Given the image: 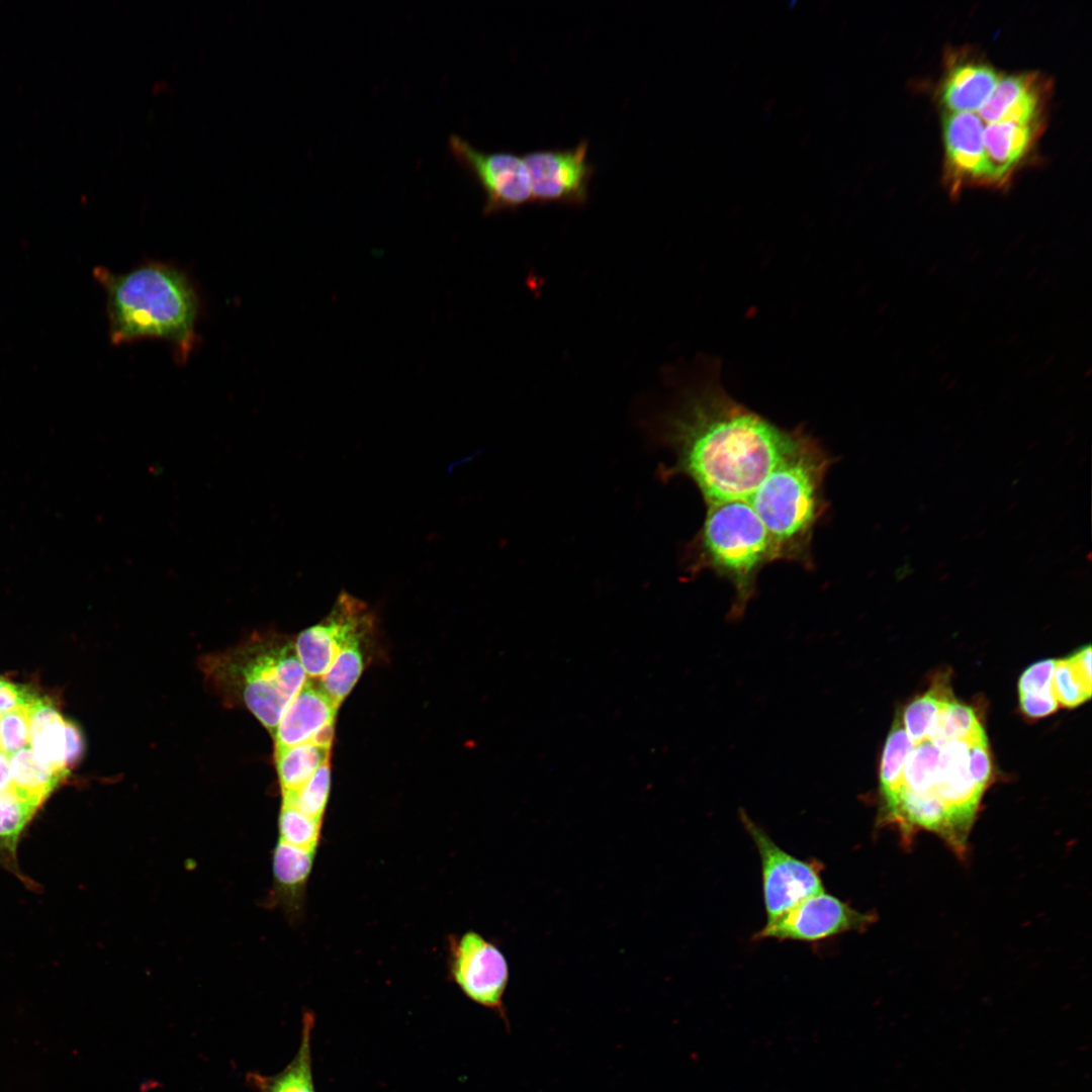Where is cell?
I'll list each match as a JSON object with an SVG mask.
<instances>
[{"label":"cell","mask_w":1092,"mask_h":1092,"mask_svg":"<svg viewBox=\"0 0 1092 1092\" xmlns=\"http://www.w3.org/2000/svg\"><path fill=\"white\" fill-rule=\"evenodd\" d=\"M588 142L569 149L540 150L524 155L532 201L582 204L587 200L595 168L587 160Z\"/></svg>","instance_id":"cell-10"},{"label":"cell","mask_w":1092,"mask_h":1092,"mask_svg":"<svg viewBox=\"0 0 1092 1092\" xmlns=\"http://www.w3.org/2000/svg\"><path fill=\"white\" fill-rule=\"evenodd\" d=\"M7 792H15V791H14V789L12 787V782H11V778H10L9 756L6 755L4 752H2L0 750V794L7 793Z\"/></svg>","instance_id":"cell-36"},{"label":"cell","mask_w":1092,"mask_h":1092,"mask_svg":"<svg viewBox=\"0 0 1092 1092\" xmlns=\"http://www.w3.org/2000/svg\"><path fill=\"white\" fill-rule=\"evenodd\" d=\"M1052 689L1058 704L1075 708L1091 697V662L1079 654L1056 659Z\"/></svg>","instance_id":"cell-23"},{"label":"cell","mask_w":1092,"mask_h":1092,"mask_svg":"<svg viewBox=\"0 0 1092 1092\" xmlns=\"http://www.w3.org/2000/svg\"><path fill=\"white\" fill-rule=\"evenodd\" d=\"M874 921L873 913L859 912L822 891L766 922L756 936L759 939L816 941L848 931L864 930Z\"/></svg>","instance_id":"cell-11"},{"label":"cell","mask_w":1092,"mask_h":1092,"mask_svg":"<svg viewBox=\"0 0 1092 1092\" xmlns=\"http://www.w3.org/2000/svg\"><path fill=\"white\" fill-rule=\"evenodd\" d=\"M450 978L472 1002L492 1010L508 1023L504 1004L509 984L508 961L499 947L482 934L468 930L448 938Z\"/></svg>","instance_id":"cell-6"},{"label":"cell","mask_w":1092,"mask_h":1092,"mask_svg":"<svg viewBox=\"0 0 1092 1092\" xmlns=\"http://www.w3.org/2000/svg\"><path fill=\"white\" fill-rule=\"evenodd\" d=\"M0 717H1V714H0Z\"/></svg>","instance_id":"cell-37"},{"label":"cell","mask_w":1092,"mask_h":1092,"mask_svg":"<svg viewBox=\"0 0 1092 1092\" xmlns=\"http://www.w3.org/2000/svg\"><path fill=\"white\" fill-rule=\"evenodd\" d=\"M1000 76L990 64L977 58L958 57L947 66L939 89L946 112L980 109L990 97Z\"/></svg>","instance_id":"cell-16"},{"label":"cell","mask_w":1092,"mask_h":1092,"mask_svg":"<svg viewBox=\"0 0 1092 1092\" xmlns=\"http://www.w3.org/2000/svg\"><path fill=\"white\" fill-rule=\"evenodd\" d=\"M702 527L684 550L688 574L711 570L733 586L730 617L743 615L756 590L758 574L777 561L766 529L743 499L707 504Z\"/></svg>","instance_id":"cell-5"},{"label":"cell","mask_w":1092,"mask_h":1092,"mask_svg":"<svg viewBox=\"0 0 1092 1092\" xmlns=\"http://www.w3.org/2000/svg\"><path fill=\"white\" fill-rule=\"evenodd\" d=\"M712 370L660 420L658 441L674 463L659 476L690 478L706 504L747 500L792 442L787 430L732 398Z\"/></svg>","instance_id":"cell-1"},{"label":"cell","mask_w":1092,"mask_h":1092,"mask_svg":"<svg viewBox=\"0 0 1092 1092\" xmlns=\"http://www.w3.org/2000/svg\"><path fill=\"white\" fill-rule=\"evenodd\" d=\"M29 706L18 707L1 714L0 750L9 757L29 746Z\"/></svg>","instance_id":"cell-30"},{"label":"cell","mask_w":1092,"mask_h":1092,"mask_svg":"<svg viewBox=\"0 0 1092 1092\" xmlns=\"http://www.w3.org/2000/svg\"><path fill=\"white\" fill-rule=\"evenodd\" d=\"M741 819L754 841L761 861L766 922L824 891L820 875L822 867L818 861L798 858L781 848L743 811Z\"/></svg>","instance_id":"cell-7"},{"label":"cell","mask_w":1092,"mask_h":1092,"mask_svg":"<svg viewBox=\"0 0 1092 1092\" xmlns=\"http://www.w3.org/2000/svg\"><path fill=\"white\" fill-rule=\"evenodd\" d=\"M323 820L309 817L296 808L282 804L278 830L279 840L286 843L316 850L322 839Z\"/></svg>","instance_id":"cell-29"},{"label":"cell","mask_w":1092,"mask_h":1092,"mask_svg":"<svg viewBox=\"0 0 1092 1092\" xmlns=\"http://www.w3.org/2000/svg\"><path fill=\"white\" fill-rule=\"evenodd\" d=\"M374 626L375 617L368 605L341 592L330 613L320 623L299 633L294 641L306 675L320 678L343 648L367 639Z\"/></svg>","instance_id":"cell-8"},{"label":"cell","mask_w":1092,"mask_h":1092,"mask_svg":"<svg viewBox=\"0 0 1092 1092\" xmlns=\"http://www.w3.org/2000/svg\"><path fill=\"white\" fill-rule=\"evenodd\" d=\"M1021 711L1029 718L1045 717L1059 708L1054 694L1045 696H1019Z\"/></svg>","instance_id":"cell-34"},{"label":"cell","mask_w":1092,"mask_h":1092,"mask_svg":"<svg viewBox=\"0 0 1092 1092\" xmlns=\"http://www.w3.org/2000/svg\"><path fill=\"white\" fill-rule=\"evenodd\" d=\"M1042 122H994L983 129L989 184L1003 186L1029 154L1042 130Z\"/></svg>","instance_id":"cell-15"},{"label":"cell","mask_w":1092,"mask_h":1092,"mask_svg":"<svg viewBox=\"0 0 1092 1092\" xmlns=\"http://www.w3.org/2000/svg\"><path fill=\"white\" fill-rule=\"evenodd\" d=\"M833 458L804 428L746 500L770 538L777 561L813 566L815 528L827 511L824 482Z\"/></svg>","instance_id":"cell-3"},{"label":"cell","mask_w":1092,"mask_h":1092,"mask_svg":"<svg viewBox=\"0 0 1092 1092\" xmlns=\"http://www.w3.org/2000/svg\"><path fill=\"white\" fill-rule=\"evenodd\" d=\"M36 697L28 689L0 677V714L29 706Z\"/></svg>","instance_id":"cell-33"},{"label":"cell","mask_w":1092,"mask_h":1092,"mask_svg":"<svg viewBox=\"0 0 1092 1092\" xmlns=\"http://www.w3.org/2000/svg\"><path fill=\"white\" fill-rule=\"evenodd\" d=\"M37 808L15 792L0 794V854L14 859L19 835Z\"/></svg>","instance_id":"cell-27"},{"label":"cell","mask_w":1092,"mask_h":1092,"mask_svg":"<svg viewBox=\"0 0 1092 1092\" xmlns=\"http://www.w3.org/2000/svg\"><path fill=\"white\" fill-rule=\"evenodd\" d=\"M316 850L301 848L278 840L273 853L274 895L292 915L303 906L307 882Z\"/></svg>","instance_id":"cell-17"},{"label":"cell","mask_w":1092,"mask_h":1092,"mask_svg":"<svg viewBox=\"0 0 1092 1092\" xmlns=\"http://www.w3.org/2000/svg\"><path fill=\"white\" fill-rule=\"evenodd\" d=\"M913 745V741L909 738L903 726L901 713H898L885 742L881 759V803L889 799L898 789L902 770Z\"/></svg>","instance_id":"cell-25"},{"label":"cell","mask_w":1092,"mask_h":1092,"mask_svg":"<svg viewBox=\"0 0 1092 1092\" xmlns=\"http://www.w3.org/2000/svg\"><path fill=\"white\" fill-rule=\"evenodd\" d=\"M9 771L14 791L37 807L67 777L41 763L29 746L9 757Z\"/></svg>","instance_id":"cell-20"},{"label":"cell","mask_w":1092,"mask_h":1092,"mask_svg":"<svg viewBox=\"0 0 1092 1092\" xmlns=\"http://www.w3.org/2000/svg\"><path fill=\"white\" fill-rule=\"evenodd\" d=\"M1056 659L1033 663L1021 674L1018 681L1019 696H1045L1053 693L1052 679Z\"/></svg>","instance_id":"cell-31"},{"label":"cell","mask_w":1092,"mask_h":1092,"mask_svg":"<svg viewBox=\"0 0 1092 1092\" xmlns=\"http://www.w3.org/2000/svg\"><path fill=\"white\" fill-rule=\"evenodd\" d=\"M945 178L951 193L966 186L988 185L989 168L983 123L973 112H946L942 121Z\"/></svg>","instance_id":"cell-12"},{"label":"cell","mask_w":1092,"mask_h":1092,"mask_svg":"<svg viewBox=\"0 0 1092 1092\" xmlns=\"http://www.w3.org/2000/svg\"><path fill=\"white\" fill-rule=\"evenodd\" d=\"M338 709L320 685L306 679L276 727L275 750L310 741L323 727L335 722Z\"/></svg>","instance_id":"cell-14"},{"label":"cell","mask_w":1092,"mask_h":1092,"mask_svg":"<svg viewBox=\"0 0 1092 1092\" xmlns=\"http://www.w3.org/2000/svg\"><path fill=\"white\" fill-rule=\"evenodd\" d=\"M364 641L350 643L320 677V687L340 707L360 678L365 665Z\"/></svg>","instance_id":"cell-24"},{"label":"cell","mask_w":1092,"mask_h":1092,"mask_svg":"<svg viewBox=\"0 0 1092 1092\" xmlns=\"http://www.w3.org/2000/svg\"><path fill=\"white\" fill-rule=\"evenodd\" d=\"M314 1024L312 1013L302 1017L300 1044L292 1061L279 1073L265 1076L260 1073L248 1075V1081L258 1092H315L311 1066V1031Z\"/></svg>","instance_id":"cell-19"},{"label":"cell","mask_w":1092,"mask_h":1092,"mask_svg":"<svg viewBox=\"0 0 1092 1092\" xmlns=\"http://www.w3.org/2000/svg\"><path fill=\"white\" fill-rule=\"evenodd\" d=\"M1051 82L1039 73L1000 77L990 97L979 109L982 122H1042Z\"/></svg>","instance_id":"cell-13"},{"label":"cell","mask_w":1092,"mask_h":1092,"mask_svg":"<svg viewBox=\"0 0 1092 1092\" xmlns=\"http://www.w3.org/2000/svg\"><path fill=\"white\" fill-rule=\"evenodd\" d=\"M202 671L228 704H241L274 735L280 718L305 682L294 641L256 633L235 647L204 656Z\"/></svg>","instance_id":"cell-4"},{"label":"cell","mask_w":1092,"mask_h":1092,"mask_svg":"<svg viewBox=\"0 0 1092 1092\" xmlns=\"http://www.w3.org/2000/svg\"><path fill=\"white\" fill-rule=\"evenodd\" d=\"M954 699L947 677L938 676L931 688L904 710L903 726L913 743L928 739L941 710Z\"/></svg>","instance_id":"cell-22"},{"label":"cell","mask_w":1092,"mask_h":1092,"mask_svg":"<svg viewBox=\"0 0 1092 1092\" xmlns=\"http://www.w3.org/2000/svg\"><path fill=\"white\" fill-rule=\"evenodd\" d=\"M331 758V749L304 742L275 750L276 769L282 794L300 789Z\"/></svg>","instance_id":"cell-21"},{"label":"cell","mask_w":1092,"mask_h":1092,"mask_svg":"<svg viewBox=\"0 0 1092 1092\" xmlns=\"http://www.w3.org/2000/svg\"><path fill=\"white\" fill-rule=\"evenodd\" d=\"M969 770L973 781L986 791L992 776L991 758L987 737L970 742L968 749Z\"/></svg>","instance_id":"cell-32"},{"label":"cell","mask_w":1092,"mask_h":1092,"mask_svg":"<svg viewBox=\"0 0 1092 1092\" xmlns=\"http://www.w3.org/2000/svg\"><path fill=\"white\" fill-rule=\"evenodd\" d=\"M331 790V763L328 759L297 791L282 794V804L296 808L301 813L324 820Z\"/></svg>","instance_id":"cell-28"},{"label":"cell","mask_w":1092,"mask_h":1092,"mask_svg":"<svg viewBox=\"0 0 1092 1092\" xmlns=\"http://www.w3.org/2000/svg\"><path fill=\"white\" fill-rule=\"evenodd\" d=\"M454 160L479 184L485 196L484 213L517 208L532 201L527 169L522 157L508 152L487 153L458 134L448 140Z\"/></svg>","instance_id":"cell-9"},{"label":"cell","mask_w":1092,"mask_h":1092,"mask_svg":"<svg viewBox=\"0 0 1092 1092\" xmlns=\"http://www.w3.org/2000/svg\"><path fill=\"white\" fill-rule=\"evenodd\" d=\"M986 737L975 711L952 699L939 713L928 739L941 746L948 740L973 742Z\"/></svg>","instance_id":"cell-26"},{"label":"cell","mask_w":1092,"mask_h":1092,"mask_svg":"<svg viewBox=\"0 0 1092 1092\" xmlns=\"http://www.w3.org/2000/svg\"><path fill=\"white\" fill-rule=\"evenodd\" d=\"M93 276L106 295L112 344L160 339L171 345L178 362L187 361L196 343L199 299L182 270L148 262L125 273L96 267Z\"/></svg>","instance_id":"cell-2"},{"label":"cell","mask_w":1092,"mask_h":1092,"mask_svg":"<svg viewBox=\"0 0 1092 1092\" xmlns=\"http://www.w3.org/2000/svg\"><path fill=\"white\" fill-rule=\"evenodd\" d=\"M66 763L68 768L75 764L83 752V738L79 728L72 722L65 723Z\"/></svg>","instance_id":"cell-35"},{"label":"cell","mask_w":1092,"mask_h":1092,"mask_svg":"<svg viewBox=\"0 0 1092 1092\" xmlns=\"http://www.w3.org/2000/svg\"><path fill=\"white\" fill-rule=\"evenodd\" d=\"M29 747L36 758L57 771L67 774L66 720L48 699L36 697L29 706Z\"/></svg>","instance_id":"cell-18"}]
</instances>
